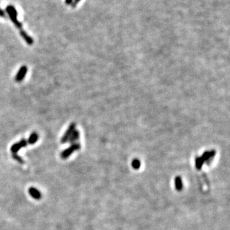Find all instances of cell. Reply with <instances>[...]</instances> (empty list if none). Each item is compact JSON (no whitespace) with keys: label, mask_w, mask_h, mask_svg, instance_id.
<instances>
[{"label":"cell","mask_w":230,"mask_h":230,"mask_svg":"<svg viewBox=\"0 0 230 230\" xmlns=\"http://www.w3.org/2000/svg\"><path fill=\"white\" fill-rule=\"evenodd\" d=\"M38 137H39V136H38V134L37 132H33L28 138V140L27 141L28 144H30V145H33V144H35L38 141Z\"/></svg>","instance_id":"9c48e42d"},{"label":"cell","mask_w":230,"mask_h":230,"mask_svg":"<svg viewBox=\"0 0 230 230\" xmlns=\"http://www.w3.org/2000/svg\"><path fill=\"white\" fill-rule=\"evenodd\" d=\"M75 123H72L68 127V129L66 131L65 134H63V136H62L61 139V143L62 144H64L66 142L68 141L69 137H70L72 133L73 132V131L75 130Z\"/></svg>","instance_id":"3957f363"},{"label":"cell","mask_w":230,"mask_h":230,"mask_svg":"<svg viewBox=\"0 0 230 230\" xmlns=\"http://www.w3.org/2000/svg\"><path fill=\"white\" fill-rule=\"evenodd\" d=\"M79 132L78 131V130H75L73 131V132L72 133L70 137H69L68 141L71 144H74V143H77L76 141L79 140Z\"/></svg>","instance_id":"ba28073f"},{"label":"cell","mask_w":230,"mask_h":230,"mask_svg":"<svg viewBox=\"0 0 230 230\" xmlns=\"http://www.w3.org/2000/svg\"><path fill=\"white\" fill-rule=\"evenodd\" d=\"M28 145V141L25 139H22L21 141L19 142L13 144V145L11 147V152L12 153H17L19 150H20L22 148Z\"/></svg>","instance_id":"277c9868"},{"label":"cell","mask_w":230,"mask_h":230,"mask_svg":"<svg viewBox=\"0 0 230 230\" xmlns=\"http://www.w3.org/2000/svg\"><path fill=\"white\" fill-rule=\"evenodd\" d=\"M80 148H81V145L79 143H75L74 144H72L68 148H66V149H65L61 153L60 156L63 159H66L72 154L74 152L79 150Z\"/></svg>","instance_id":"7a4b0ae2"},{"label":"cell","mask_w":230,"mask_h":230,"mask_svg":"<svg viewBox=\"0 0 230 230\" xmlns=\"http://www.w3.org/2000/svg\"><path fill=\"white\" fill-rule=\"evenodd\" d=\"M73 0H65V3L67 4H70L72 2Z\"/></svg>","instance_id":"7c38bea8"},{"label":"cell","mask_w":230,"mask_h":230,"mask_svg":"<svg viewBox=\"0 0 230 230\" xmlns=\"http://www.w3.org/2000/svg\"><path fill=\"white\" fill-rule=\"evenodd\" d=\"M6 11L8 13V16L10 17L12 21L14 24V25L17 28L19 31L22 30V23L19 22L17 19V12L16 9L12 5H8L6 8Z\"/></svg>","instance_id":"6da1fadb"},{"label":"cell","mask_w":230,"mask_h":230,"mask_svg":"<svg viewBox=\"0 0 230 230\" xmlns=\"http://www.w3.org/2000/svg\"><path fill=\"white\" fill-rule=\"evenodd\" d=\"M12 157L14 160H16V161L20 163V164H24V163H25V161H24V160L20 156L17 155V153H12Z\"/></svg>","instance_id":"30bf717a"},{"label":"cell","mask_w":230,"mask_h":230,"mask_svg":"<svg viewBox=\"0 0 230 230\" xmlns=\"http://www.w3.org/2000/svg\"><path fill=\"white\" fill-rule=\"evenodd\" d=\"M0 17H5V13H4V11H3L1 9V8H0Z\"/></svg>","instance_id":"8fae6325"},{"label":"cell","mask_w":230,"mask_h":230,"mask_svg":"<svg viewBox=\"0 0 230 230\" xmlns=\"http://www.w3.org/2000/svg\"><path fill=\"white\" fill-rule=\"evenodd\" d=\"M28 193L33 198L35 199H40L42 198V193L39 190H38L37 188L31 187L28 189Z\"/></svg>","instance_id":"8992f818"},{"label":"cell","mask_w":230,"mask_h":230,"mask_svg":"<svg viewBox=\"0 0 230 230\" xmlns=\"http://www.w3.org/2000/svg\"><path fill=\"white\" fill-rule=\"evenodd\" d=\"M20 35L28 45H32L33 44V42H34L33 39L25 31H24L23 30H20Z\"/></svg>","instance_id":"52a82bcc"},{"label":"cell","mask_w":230,"mask_h":230,"mask_svg":"<svg viewBox=\"0 0 230 230\" xmlns=\"http://www.w3.org/2000/svg\"><path fill=\"white\" fill-rule=\"evenodd\" d=\"M27 72H28V68L26 66L24 65L22 67H21L16 75L15 80L16 82H18V83L21 82V81L25 79V75L27 74Z\"/></svg>","instance_id":"5b68a950"}]
</instances>
